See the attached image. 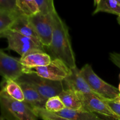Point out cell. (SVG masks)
Returning <instances> with one entry per match:
<instances>
[{"label":"cell","instance_id":"cell-13","mask_svg":"<svg viewBox=\"0 0 120 120\" xmlns=\"http://www.w3.org/2000/svg\"><path fill=\"white\" fill-rule=\"evenodd\" d=\"M21 86L24 96V101L34 109H45L47 100L35 89L26 83L17 82Z\"/></svg>","mask_w":120,"mask_h":120},{"label":"cell","instance_id":"cell-18","mask_svg":"<svg viewBox=\"0 0 120 120\" xmlns=\"http://www.w3.org/2000/svg\"><path fill=\"white\" fill-rule=\"evenodd\" d=\"M17 6L21 15L27 18L39 14L36 0H17Z\"/></svg>","mask_w":120,"mask_h":120},{"label":"cell","instance_id":"cell-19","mask_svg":"<svg viewBox=\"0 0 120 120\" xmlns=\"http://www.w3.org/2000/svg\"><path fill=\"white\" fill-rule=\"evenodd\" d=\"M20 15L0 11V38L7 30L11 29L16 18Z\"/></svg>","mask_w":120,"mask_h":120},{"label":"cell","instance_id":"cell-26","mask_svg":"<svg viewBox=\"0 0 120 120\" xmlns=\"http://www.w3.org/2000/svg\"><path fill=\"white\" fill-rule=\"evenodd\" d=\"M112 101H113L115 103H117V104H120V93L118 95V96H117L116 98H114V99Z\"/></svg>","mask_w":120,"mask_h":120},{"label":"cell","instance_id":"cell-3","mask_svg":"<svg viewBox=\"0 0 120 120\" xmlns=\"http://www.w3.org/2000/svg\"><path fill=\"white\" fill-rule=\"evenodd\" d=\"M15 81L30 86L46 100L59 96L64 90L62 82L50 80L33 73H23Z\"/></svg>","mask_w":120,"mask_h":120},{"label":"cell","instance_id":"cell-22","mask_svg":"<svg viewBox=\"0 0 120 120\" xmlns=\"http://www.w3.org/2000/svg\"><path fill=\"white\" fill-rule=\"evenodd\" d=\"M33 110L37 117L43 120H70L49 112L45 109H34Z\"/></svg>","mask_w":120,"mask_h":120},{"label":"cell","instance_id":"cell-31","mask_svg":"<svg viewBox=\"0 0 120 120\" xmlns=\"http://www.w3.org/2000/svg\"></svg>","mask_w":120,"mask_h":120},{"label":"cell","instance_id":"cell-1","mask_svg":"<svg viewBox=\"0 0 120 120\" xmlns=\"http://www.w3.org/2000/svg\"><path fill=\"white\" fill-rule=\"evenodd\" d=\"M52 16V39L50 46L48 48L52 60L58 59L63 61L70 69H76V58L71 46L69 28L56 11L53 13Z\"/></svg>","mask_w":120,"mask_h":120},{"label":"cell","instance_id":"cell-30","mask_svg":"<svg viewBox=\"0 0 120 120\" xmlns=\"http://www.w3.org/2000/svg\"><path fill=\"white\" fill-rule=\"evenodd\" d=\"M117 2H118V4L120 5V0H117Z\"/></svg>","mask_w":120,"mask_h":120},{"label":"cell","instance_id":"cell-8","mask_svg":"<svg viewBox=\"0 0 120 120\" xmlns=\"http://www.w3.org/2000/svg\"><path fill=\"white\" fill-rule=\"evenodd\" d=\"M77 93L82 101L85 111L96 114L110 116V117L120 119L112 111L110 107L108 105L105 101L91 94Z\"/></svg>","mask_w":120,"mask_h":120},{"label":"cell","instance_id":"cell-23","mask_svg":"<svg viewBox=\"0 0 120 120\" xmlns=\"http://www.w3.org/2000/svg\"><path fill=\"white\" fill-rule=\"evenodd\" d=\"M0 11L19 14L17 6V0H0Z\"/></svg>","mask_w":120,"mask_h":120},{"label":"cell","instance_id":"cell-15","mask_svg":"<svg viewBox=\"0 0 120 120\" xmlns=\"http://www.w3.org/2000/svg\"><path fill=\"white\" fill-rule=\"evenodd\" d=\"M1 90L9 97L19 101H24L23 91L19 84L15 80L11 79L2 78L0 83Z\"/></svg>","mask_w":120,"mask_h":120},{"label":"cell","instance_id":"cell-27","mask_svg":"<svg viewBox=\"0 0 120 120\" xmlns=\"http://www.w3.org/2000/svg\"><path fill=\"white\" fill-rule=\"evenodd\" d=\"M0 120H7L5 118H4L3 116H0Z\"/></svg>","mask_w":120,"mask_h":120},{"label":"cell","instance_id":"cell-14","mask_svg":"<svg viewBox=\"0 0 120 120\" xmlns=\"http://www.w3.org/2000/svg\"><path fill=\"white\" fill-rule=\"evenodd\" d=\"M66 109L73 110L85 111L80 98L76 91L64 89L59 95Z\"/></svg>","mask_w":120,"mask_h":120},{"label":"cell","instance_id":"cell-5","mask_svg":"<svg viewBox=\"0 0 120 120\" xmlns=\"http://www.w3.org/2000/svg\"><path fill=\"white\" fill-rule=\"evenodd\" d=\"M1 38H5L7 39V49L16 52L21 55V57L32 52L38 50L45 51L43 47L39 46L30 38L11 29L7 30Z\"/></svg>","mask_w":120,"mask_h":120},{"label":"cell","instance_id":"cell-10","mask_svg":"<svg viewBox=\"0 0 120 120\" xmlns=\"http://www.w3.org/2000/svg\"><path fill=\"white\" fill-rule=\"evenodd\" d=\"M64 89H70L77 92L84 94H91L97 96L98 98L106 101L101 97L96 94L91 89L86 81L84 79L80 73L79 69H71V73L65 80L62 82Z\"/></svg>","mask_w":120,"mask_h":120},{"label":"cell","instance_id":"cell-2","mask_svg":"<svg viewBox=\"0 0 120 120\" xmlns=\"http://www.w3.org/2000/svg\"><path fill=\"white\" fill-rule=\"evenodd\" d=\"M1 116L7 120H38L32 108L25 101H19L0 90Z\"/></svg>","mask_w":120,"mask_h":120},{"label":"cell","instance_id":"cell-28","mask_svg":"<svg viewBox=\"0 0 120 120\" xmlns=\"http://www.w3.org/2000/svg\"><path fill=\"white\" fill-rule=\"evenodd\" d=\"M117 22L119 23V25H120V16H118V18H117Z\"/></svg>","mask_w":120,"mask_h":120},{"label":"cell","instance_id":"cell-16","mask_svg":"<svg viewBox=\"0 0 120 120\" xmlns=\"http://www.w3.org/2000/svg\"><path fill=\"white\" fill-rule=\"evenodd\" d=\"M55 114L70 120H102L97 114L83 110H73L64 109Z\"/></svg>","mask_w":120,"mask_h":120},{"label":"cell","instance_id":"cell-12","mask_svg":"<svg viewBox=\"0 0 120 120\" xmlns=\"http://www.w3.org/2000/svg\"><path fill=\"white\" fill-rule=\"evenodd\" d=\"M11 29L19 33L26 37L29 38L38 45L44 48L40 41L38 35L32 26L30 24L28 18L26 16L22 15H19L12 25Z\"/></svg>","mask_w":120,"mask_h":120},{"label":"cell","instance_id":"cell-17","mask_svg":"<svg viewBox=\"0 0 120 120\" xmlns=\"http://www.w3.org/2000/svg\"><path fill=\"white\" fill-rule=\"evenodd\" d=\"M94 5L96 9L93 15L103 12L120 16V5L117 0H97L94 1Z\"/></svg>","mask_w":120,"mask_h":120},{"label":"cell","instance_id":"cell-11","mask_svg":"<svg viewBox=\"0 0 120 120\" xmlns=\"http://www.w3.org/2000/svg\"><path fill=\"white\" fill-rule=\"evenodd\" d=\"M51 61L52 57L50 55L43 50L32 52L20 58V62L24 68V73L35 68L45 66Z\"/></svg>","mask_w":120,"mask_h":120},{"label":"cell","instance_id":"cell-4","mask_svg":"<svg viewBox=\"0 0 120 120\" xmlns=\"http://www.w3.org/2000/svg\"><path fill=\"white\" fill-rule=\"evenodd\" d=\"M80 73L91 89L105 100H113L120 94L118 89L98 76L90 64H85L80 70Z\"/></svg>","mask_w":120,"mask_h":120},{"label":"cell","instance_id":"cell-21","mask_svg":"<svg viewBox=\"0 0 120 120\" xmlns=\"http://www.w3.org/2000/svg\"><path fill=\"white\" fill-rule=\"evenodd\" d=\"M41 15H48L56 11L53 0H36Z\"/></svg>","mask_w":120,"mask_h":120},{"label":"cell","instance_id":"cell-7","mask_svg":"<svg viewBox=\"0 0 120 120\" xmlns=\"http://www.w3.org/2000/svg\"><path fill=\"white\" fill-rule=\"evenodd\" d=\"M28 19L38 35L42 45L49 48L52 39L53 29L52 14H37L28 18Z\"/></svg>","mask_w":120,"mask_h":120},{"label":"cell","instance_id":"cell-25","mask_svg":"<svg viewBox=\"0 0 120 120\" xmlns=\"http://www.w3.org/2000/svg\"><path fill=\"white\" fill-rule=\"evenodd\" d=\"M102 120H120L119 118H114V117H110V116H103V115L101 114H97Z\"/></svg>","mask_w":120,"mask_h":120},{"label":"cell","instance_id":"cell-20","mask_svg":"<svg viewBox=\"0 0 120 120\" xmlns=\"http://www.w3.org/2000/svg\"><path fill=\"white\" fill-rule=\"evenodd\" d=\"M65 109V106L59 96L51 97L47 100L45 109L52 112H57Z\"/></svg>","mask_w":120,"mask_h":120},{"label":"cell","instance_id":"cell-29","mask_svg":"<svg viewBox=\"0 0 120 120\" xmlns=\"http://www.w3.org/2000/svg\"><path fill=\"white\" fill-rule=\"evenodd\" d=\"M118 91H119V92H120V83L119 85H118Z\"/></svg>","mask_w":120,"mask_h":120},{"label":"cell","instance_id":"cell-9","mask_svg":"<svg viewBox=\"0 0 120 120\" xmlns=\"http://www.w3.org/2000/svg\"><path fill=\"white\" fill-rule=\"evenodd\" d=\"M24 73V68L20 58L7 55L0 49V76L2 78L16 80Z\"/></svg>","mask_w":120,"mask_h":120},{"label":"cell","instance_id":"cell-24","mask_svg":"<svg viewBox=\"0 0 120 120\" xmlns=\"http://www.w3.org/2000/svg\"><path fill=\"white\" fill-rule=\"evenodd\" d=\"M105 102L112 109L114 113L120 118V104H117L112 100H106Z\"/></svg>","mask_w":120,"mask_h":120},{"label":"cell","instance_id":"cell-6","mask_svg":"<svg viewBox=\"0 0 120 120\" xmlns=\"http://www.w3.org/2000/svg\"><path fill=\"white\" fill-rule=\"evenodd\" d=\"M33 73L43 78L56 82H63L71 73L70 69L63 61L58 59L52 60L45 66L38 67L28 70L25 73Z\"/></svg>","mask_w":120,"mask_h":120}]
</instances>
